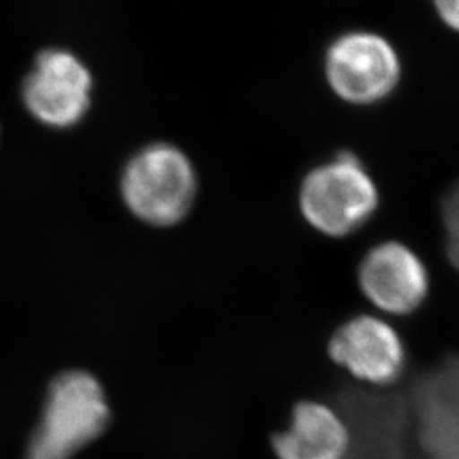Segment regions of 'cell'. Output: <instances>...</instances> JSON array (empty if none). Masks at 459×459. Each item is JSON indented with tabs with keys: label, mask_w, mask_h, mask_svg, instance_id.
Instances as JSON below:
<instances>
[{
	"label": "cell",
	"mask_w": 459,
	"mask_h": 459,
	"mask_svg": "<svg viewBox=\"0 0 459 459\" xmlns=\"http://www.w3.org/2000/svg\"><path fill=\"white\" fill-rule=\"evenodd\" d=\"M121 197L138 220L174 227L195 206L197 174L191 159L172 143H150L133 153L119 179Z\"/></svg>",
	"instance_id": "1"
},
{
	"label": "cell",
	"mask_w": 459,
	"mask_h": 459,
	"mask_svg": "<svg viewBox=\"0 0 459 459\" xmlns=\"http://www.w3.org/2000/svg\"><path fill=\"white\" fill-rule=\"evenodd\" d=\"M298 203L312 229L342 238L362 229L377 213V182L352 152L313 167L299 186Z\"/></svg>",
	"instance_id": "2"
},
{
	"label": "cell",
	"mask_w": 459,
	"mask_h": 459,
	"mask_svg": "<svg viewBox=\"0 0 459 459\" xmlns=\"http://www.w3.org/2000/svg\"><path fill=\"white\" fill-rule=\"evenodd\" d=\"M108 422L109 405L98 379L87 371H66L49 386L26 459H70L99 437Z\"/></svg>",
	"instance_id": "3"
},
{
	"label": "cell",
	"mask_w": 459,
	"mask_h": 459,
	"mask_svg": "<svg viewBox=\"0 0 459 459\" xmlns=\"http://www.w3.org/2000/svg\"><path fill=\"white\" fill-rule=\"evenodd\" d=\"M324 66L333 94L354 106L385 100L402 79L398 51L373 31H349L335 38L325 51Z\"/></svg>",
	"instance_id": "4"
},
{
	"label": "cell",
	"mask_w": 459,
	"mask_h": 459,
	"mask_svg": "<svg viewBox=\"0 0 459 459\" xmlns=\"http://www.w3.org/2000/svg\"><path fill=\"white\" fill-rule=\"evenodd\" d=\"M94 79L82 58L70 49L39 51L22 81L21 98L28 113L41 125L66 130L79 125L92 104Z\"/></svg>",
	"instance_id": "5"
},
{
	"label": "cell",
	"mask_w": 459,
	"mask_h": 459,
	"mask_svg": "<svg viewBox=\"0 0 459 459\" xmlns=\"http://www.w3.org/2000/svg\"><path fill=\"white\" fill-rule=\"evenodd\" d=\"M358 279L362 295L379 312L411 315L430 293V274L411 247L386 240L371 247L362 257Z\"/></svg>",
	"instance_id": "6"
},
{
	"label": "cell",
	"mask_w": 459,
	"mask_h": 459,
	"mask_svg": "<svg viewBox=\"0 0 459 459\" xmlns=\"http://www.w3.org/2000/svg\"><path fill=\"white\" fill-rule=\"evenodd\" d=\"M328 356L356 379L375 386L396 381L407 361L400 333L373 315H358L337 328L328 342Z\"/></svg>",
	"instance_id": "7"
},
{
	"label": "cell",
	"mask_w": 459,
	"mask_h": 459,
	"mask_svg": "<svg viewBox=\"0 0 459 459\" xmlns=\"http://www.w3.org/2000/svg\"><path fill=\"white\" fill-rule=\"evenodd\" d=\"M411 405L419 439L430 459H459V356L420 375L411 390Z\"/></svg>",
	"instance_id": "8"
},
{
	"label": "cell",
	"mask_w": 459,
	"mask_h": 459,
	"mask_svg": "<svg viewBox=\"0 0 459 459\" xmlns=\"http://www.w3.org/2000/svg\"><path fill=\"white\" fill-rule=\"evenodd\" d=\"M342 402L341 415L351 436L347 459H405V407L398 396L351 390Z\"/></svg>",
	"instance_id": "9"
},
{
	"label": "cell",
	"mask_w": 459,
	"mask_h": 459,
	"mask_svg": "<svg viewBox=\"0 0 459 459\" xmlns=\"http://www.w3.org/2000/svg\"><path fill=\"white\" fill-rule=\"evenodd\" d=\"M349 427L344 417L320 402H299L291 424L274 436L273 449L279 459H347Z\"/></svg>",
	"instance_id": "10"
},
{
	"label": "cell",
	"mask_w": 459,
	"mask_h": 459,
	"mask_svg": "<svg viewBox=\"0 0 459 459\" xmlns=\"http://www.w3.org/2000/svg\"><path fill=\"white\" fill-rule=\"evenodd\" d=\"M436 13L443 21L444 26L459 33V0L436 2Z\"/></svg>",
	"instance_id": "11"
},
{
	"label": "cell",
	"mask_w": 459,
	"mask_h": 459,
	"mask_svg": "<svg viewBox=\"0 0 459 459\" xmlns=\"http://www.w3.org/2000/svg\"><path fill=\"white\" fill-rule=\"evenodd\" d=\"M446 255H447L449 263L453 264V267L459 273V242L446 240Z\"/></svg>",
	"instance_id": "12"
},
{
	"label": "cell",
	"mask_w": 459,
	"mask_h": 459,
	"mask_svg": "<svg viewBox=\"0 0 459 459\" xmlns=\"http://www.w3.org/2000/svg\"><path fill=\"white\" fill-rule=\"evenodd\" d=\"M451 242H453V240H451Z\"/></svg>",
	"instance_id": "13"
}]
</instances>
